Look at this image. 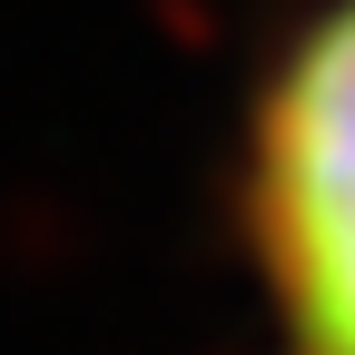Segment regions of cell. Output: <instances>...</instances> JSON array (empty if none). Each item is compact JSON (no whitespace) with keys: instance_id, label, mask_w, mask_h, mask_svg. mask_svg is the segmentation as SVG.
<instances>
[{"instance_id":"obj_1","label":"cell","mask_w":355,"mask_h":355,"mask_svg":"<svg viewBox=\"0 0 355 355\" xmlns=\"http://www.w3.org/2000/svg\"><path fill=\"white\" fill-rule=\"evenodd\" d=\"M247 247L286 355H355V0L306 20L257 89Z\"/></svg>"}]
</instances>
